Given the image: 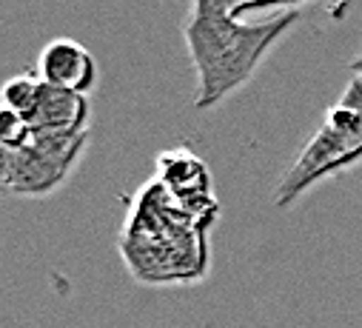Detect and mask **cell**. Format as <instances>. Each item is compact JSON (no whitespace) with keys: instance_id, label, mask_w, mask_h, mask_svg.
Here are the masks:
<instances>
[{"instance_id":"cell-1","label":"cell","mask_w":362,"mask_h":328,"mask_svg":"<svg viewBox=\"0 0 362 328\" xmlns=\"http://www.w3.org/2000/svg\"><path fill=\"white\" fill-rule=\"evenodd\" d=\"M300 9L280 12L262 23H243L237 18H192L183 23V40L197 71V109H214L220 100L245 86L268 49L294 23Z\"/></svg>"},{"instance_id":"cell-2","label":"cell","mask_w":362,"mask_h":328,"mask_svg":"<svg viewBox=\"0 0 362 328\" xmlns=\"http://www.w3.org/2000/svg\"><path fill=\"white\" fill-rule=\"evenodd\" d=\"M359 160H362V117L342 106L328 109L317 134L305 143V148L294 160V166L286 172L283 183L274 189V206L288 209L308 189H314L317 183H322L337 172H345Z\"/></svg>"},{"instance_id":"cell-3","label":"cell","mask_w":362,"mask_h":328,"mask_svg":"<svg viewBox=\"0 0 362 328\" xmlns=\"http://www.w3.org/2000/svg\"><path fill=\"white\" fill-rule=\"evenodd\" d=\"M88 134H32L23 148H4V189L9 194L43 197L54 192L80 160Z\"/></svg>"},{"instance_id":"cell-4","label":"cell","mask_w":362,"mask_h":328,"mask_svg":"<svg viewBox=\"0 0 362 328\" xmlns=\"http://www.w3.org/2000/svg\"><path fill=\"white\" fill-rule=\"evenodd\" d=\"M37 77L43 83L86 98L98 86V63L86 46L69 37H57L40 49Z\"/></svg>"},{"instance_id":"cell-5","label":"cell","mask_w":362,"mask_h":328,"mask_svg":"<svg viewBox=\"0 0 362 328\" xmlns=\"http://www.w3.org/2000/svg\"><path fill=\"white\" fill-rule=\"evenodd\" d=\"M88 100L63 89H54L40 80V95L37 103L32 109V115L26 117V123L32 126L35 134H66V137H77V134H88Z\"/></svg>"},{"instance_id":"cell-6","label":"cell","mask_w":362,"mask_h":328,"mask_svg":"<svg viewBox=\"0 0 362 328\" xmlns=\"http://www.w3.org/2000/svg\"><path fill=\"white\" fill-rule=\"evenodd\" d=\"M157 183L163 189H168L180 203L186 206H197V209H206L211 203V177H209V169L206 163L197 160L194 154L189 151H165L157 157Z\"/></svg>"},{"instance_id":"cell-7","label":"cell","mask_w":362,"mask_h":328,"mask_svg":"<svg viewBox=\"0 0 362 328\" xmlns=\"http://www.w3.org/2000/svg\"><path fill=\"white\" fill-rule=\"evenodd\" d=\"M37 95H40V77L37 74H21V77H12L9 83L4 86V109L21 115L23 120L32 115L35 103H37Z\"/></svg>"},{"instance_id":"cell-8","label":"cell","mask_w":362,"mask_h":328,"mask_svg":"<svg viewBox=\"0 0 362 328\" xmlns=\"http://www.w3.org/2000/svg\"><path fill=\"white\" fill-rule=\"evenodd\" d=\"M32 126L21 115L9 109L0 112V143H4V148H23L32 140Z\"/></svg>"},{"instance_id":"cell-9","label":"cell","mask_w":362,"mask_h":328,"mask_svg":"<svg viewBox=\"0 0 362 328\" xmlns=\"http://www.w3.org/2000/svg\"><path fill=\"white\" fill-rule=\"evenodd\" d=\"M192 18H237L240 20V0H194Z\"/></svg>"},{"instance_id":"cell-10","label":"cell","mask_w":362,"mask_h":328,"mask_svg":"<svg viewBox=\"0 0 362 328\" xmlns=\"http://www.w3.org/2000/svg\"><path fill=\"white\" fill-rule=\"evenodd\" d=\"M337 106H342V109H348V112H354V115L362 117V74H354V77L348 80V86H345V92L339 95Z\"/></svg>"},{"instance_id":"cell-11","label":"cell","mask_w":362,"mask_h":328,"mask_svg":"<svg viewBox=\"0 0 362 328\" xmlns=\"http://www.w3.org/2000/svg\"><path fill=\"white\" fill-rule=\"evenodd\" d=\"M300 4H305V0H240V15H245V12H262V9L291 12V9H300Z\"/></svg>"},{"instance_id":"cell-12","label":"cell","mask_w":362,"mask_h":328,"mask_svg":"<svg viewBox=\"0 0 362 328\" xmlns=\"http://www.w3.org/2000/svg\"><path fill=\"white\" fill-rule=\"evenodd\" d=\"M348 69H351L354 74H362V52H359V54H356V57L348 63Z\"/></svg>"}]
</instances>
